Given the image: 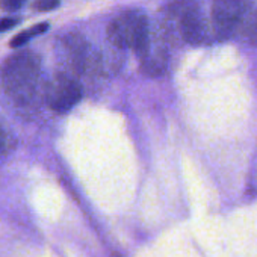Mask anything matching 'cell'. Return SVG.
Masks as SVG:
<instances>
[{
  "label": "cell",
  "instance_id": "cell-2",
  "mask_svg": "<svg viewBox=\"0 0 257 257\" xmlns=\"http://www.w3.org/2000/svg\"><path fill=\"white\" fill-rule=\"evenodd\" d=\"M107 38L115 47L134 50L141 58L150 47L149 20L138 11H125L109 23Z\"/></svg>",
  "mask_w": 257,
  "mask_h": 257
},
{
  "label": "cell",
  "instance_id": "cell-10",
  "mask_svg": "<svg viewBox=\"0 0 257 257\" xmlns=\"http://www.w3.org/2000/svg\"><path fill=\"white\" fill-rule=\"evenodd\" d=\"M58 7H59V0H35L34 2V10L40 13L53 11Z\"/></svg>",
  "mask_w": 257,
  "mask_h": 257
},
{
  "label": "cell",
  "instance_id": "cell-5",
  "mask_svg": "<svg viewBox=\"0 0 257 257\" xmlns=\"http://www.w3.org/2000/svg\"><path fill=\"white\" fill-rule=\"evenodd\" d=\"M171 16L176 20L177 31L182 40L188 44H201L206 40V26L195 4L180 2L171 8Z\"/></svg>",
  "mask_w": 257,
  "mask_h": 257
},
{
  "label": "cell",
  "instance_id": "cell-9",
  "mask_svg": "<svg viewBox=\"0 0 257 257\" xmlns=\"http://www.w3.org/2000/svg\"><path fill=\"white\" fill-rule=\"evenodd\" d=\"M26 2L28 0H0V10L5 13H17Z\"/></svg>",
  "mask_w": 257,
  "mask_h": 257
},
{
  "label": "cell",
  "instance_id": "cell-4",
  "mask_svg": "<svg viewBox=\"0 0 257 257\" xmlns=\"http://www.w3.org/2000/svg\"><path fill=\"white\" fill-rule=\"evenodd\" d=\"M80 83L67 73H56L44 88V98L49 107L58 113L71 110L82 100Z\"/></svg>",
  "mask_w": 257,
  "mask_h": 257
},
{
  "label": "cell",
  "instance_id": "cell-11",
  "mask_svg": "<svg viewBox=\"0 0 257 257\" xmlns=\"http://www.w3.org/2000/svg\"><path fill=\"white\" fill-rule=\"evenodd\" d=\"M20 22V19L17 17H5V19H0V34H4L10 29H13L14 26H17Z\"/></svg>",
  "mask_w": 257,
  "mask_h": 257
},
{
  "label": "cell",
  "instance_id": "cell-8",
  "mask_svg": "<svg viewBox=\"0 0 257 257\" xmlns=\"http://www.w3.org/2000/svg\"><path fill=\"white\" fill-rule=\"evenodd\" d=\"M17 146L16 138L7 131V128L0 124V156H7L10 155Z\"/></svg>",
  "mask_w": 257,
  "mask_h": 257
},
{
  "label": "cell",
  "instance_id": "cell-6",
  "mask_svg": "<svg viewBox=\"0 0 257 257\" xmlns=\"http://www.w3.org/2000/svg\"><path fill=\"white\" fill-rule=\"evenodd\" d=\"M47 29H49V23H38V25H35V26H32V28L23 31V32H20V34H17V35L11 40L10 47H11V49H20V47H23L25 44H28L32 38H35V37H38V35L47 32Z\"/></svg>",
  "mask_w": 257,
  "mask_h": 257
},
{
  "label": "cell",
  "instance_id": "cell-1",
  "mask_svg": "<svg viewBox=\"0 0 257 257\" xmlns=\"http://www.w3.org/2000/svg\"><path fill=\"white\" fill-rule=\"evenodd\" d=\"M0 85L17 106H32L41 85L40 56L31 50H20L10 56L0 67Z\"/></svg>",
  "mask_w": 257,
  "mask_h": 257
},
{
  "label": "cell",
  "instance_id": "cell-7",
  "mask_svg": "<svg viewBox=\"0 0 257 257\" xmlns=\"http://www.w3.org/2000/svg\"><path fill=\"white\" fill-rule=\"evenodd\" d=\"M239 31L242 35V40H245L249 44L257 46V13L248 14Z\"/></svg>",
  "mask_w": 257,
  "mask_h": 257
},
{
  "label": "cell",
  "instance_id": "cell-3",
  "mask_svg": "<svg viewBox=\"0 0 257 257\" xmlns=\"http://www.w3.org/2000/svg\"><path fill=\"white\" fill-rule=\"evenodd\" d=\"M249 13V0H215L212 25L218 40H227L237 32Z\"/></svg>",
  "mask_w": 257,
  "mask_h": 257
}]
</instances>
